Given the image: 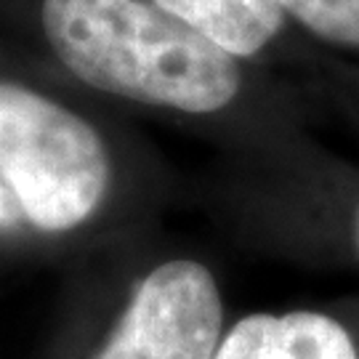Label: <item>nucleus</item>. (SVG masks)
I'll use <instances>...</instances> for the list:
<instances>
[{
    "label": "nucleus",
    "instance_id": "f257e3e1",
    "mask_svg": "<svg viewBox=\"0 0 359 359\" xmlns=\"http://www.w3.org/2000/svg\"><path fill=\"white\" fill-rule=\"evenodd\" d=\"M40 19L69 72L104 93L205 115L240 90L237 59L154 0H43Z\"/></svg>",
    "mask_w": 359,
    "mask_h": 359
},
{
    "label": "nucleus",
    "instance_id": "f03ea898",
    "mask_svg": "<svg viewBox=\"0 0 359 359\" xmlns=\"http://www.w3.org/2000/svg\"><path fill=\"white\" fill-rule=\"evenodd\" d=\"M0 176L32 226L67 231L104 200L109 154L96 128L72 109L0 80Z\"/></svg>",
    "mask_w": 359,
    "mask_h": 359
},
{
    "label": "nucleus",
    "instance_id": "7ed1b4c3",
    "mask_svg": "<svg viewBox=\"0 0 359 359\" xmlns=\"http://www.w3.org/2000/svg\"><path fill=\"white\" fill-rule=\"evenodd\" d=\"M224 304L197 261H168L147 274L93 359H213Z\"/></svg>",
    "mask_w": 359,
    "mask_h": 359
},
{
    "label": "nucleus",
    "instance_id": "20e7f679",
    "mask_svg": "<svg viewBox=\"0 0 359 359\" xmlns=\"http://www.w3.org/2000/svg\"><path fill=\"white\" fill-rule=\"evenodd\" d=\"M213 359H359L341 322L320 311L250 314L221 338Z\"/></svg>",
    "mask_w": 359,
    "mask_h": 359
},
{
    "label": "nucleus",
    "instance_id": "39448f33",
    "mask_svg": "<svg viewBox=\"0 0 359 359\" xmlns=\"http://www.w3.org/2000/svg\"><path fill=\"white\" fill-rule=\"evenodd\" d=\"M234 59L253 56L285 25L280 0H154Z\"/></svg>",
    "mask_w": 359,
    "mask_h": 359
},
{
    "label": "nucleus",
    "instance_id": "423d86ee",
    "mask_svg": "<svg viewBox=\"0 0 359 359\" xmlns=\"http://www.w3.org/2000/svg\"><path fill=\"white\" fill-rule=\"evenodd\" d=\"M280 6L314 35L359 48V0H280Z\"/></svg>",
    "mask_w": 359,
    "mask_h": 359
},
{
    "label": "nucleus",
    "instance_id": "0eeeda50",
    "mask_svg": "<svg viewBox=\"0 0 359 359\" xmlns=\"http://www.w3.org/2000/svg\"><path fill=\"white\" fill-rule=\"evenodd\" d=\"M354 245H357V253H359V208H357V218H354Z\"/></svg>",
    "mask_w": 359,
    "mask_h": 359
}]
</instances>
